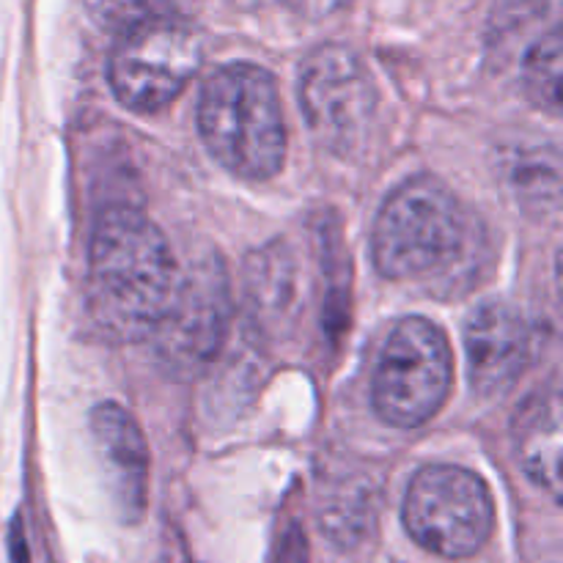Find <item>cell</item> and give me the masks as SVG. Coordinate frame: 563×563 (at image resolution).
<instances>
[{
	"mask_svg": "<svg viewBox=\"0 0 563 563\" xmlns=\"http://www.w3.org/2000/svg\"><path fill=\"white\" fill-rule=\"evenodd\" d=\"M179 264L163 231L132 207L99 214L88 245V311L119 344L146 341L179 286Z\"/></svg>",
	"mask_w": 563,
	"mask_h": 563,
	"instance_id": "cell-1",
	"label": "cell"
},
{
	"mask_svg": "<svg viewBox=\"0 0 563 563\" xmlns=\"http://www.w3.org/2000/svg\"><path fill=\"white\" fill-rule=\"evenodd\" d=\"M476 223L432 176L405 181L374 223V267L388 280H449L476 256Z\"/></svg>",
	"mask_w": 563,
	"mask_h": 563,
	"instance_id": "cell-2",
	"label": "cell"
},
{
	"mask_svg": "<svg viewBox=\"0 0 563 563\" xmlns=\"http://www.w3.org/2000/svg\"><path fill=\"white\" fill-rule=\"evenodd\" d=\"M198 132L229 174L273 179L286 159V121L275 77L256 64H225L203 82Z\"/></svg>",
	"mask_w": 563,
	"mask_h": 563,
	"instance_id": "cell-3",
	"label": "cell"
},
{
	"mask_svg": "<svg viewBox=\"0 0 563 563\" xmlns=\"http://www.w3.org/2000/svg\"><path fill=\"white\" fill-rule=\"evenodd\" d=\"M454 379L449 335L423 317H407L390 330L377 361L372 401L388 427L418 429L445 405Z\"/></svg>",
	"mask_w": 563,
	"mask_h": 563,
	"instance_id": "cell-4",
	"label": "cell"
},
{
	"mask_svg": "<svg viewBox=\"0 0 563 563\" xmlns=\"http://www.w3.org/2000/svg\"><path fill=\"white\" fill-rule=\"evenodd\" d=\"M407 533L440 559H471L489 542L495 504L478 473L460 465H427L412 476L401 504Z\"/></svg>",
	"mask_w": 563,
	"mask_h": 563,
	"instance_id": "cell-5",
	"label": "cell"
},
{
	"mask_svg": "<svg viewBox=\"0 0 563 563\" xmlns=\"http://www.w3.org/2000/svg\"><path fill=\"white\" fill-rule=\"evenodd\" d=\"M300 104L311 135L335 157H357L377 124L379 91L355 49L322 44L300 69Z\"/></svg>",
	"mask_w": 563,
	"mask_h": 563,
	"instance_id": "cell-6",
	"label": "cell"
},
{
	"mask_svg": "<svg viewBox=\"0 0 563 563\" xmlns=\"http://www.w3.org/2000/svg\"><path fill=\"white\" fill-rule=\"evenodd\" d=\"M201 64V31L176 16H159L124 31L110 55L108 80L124 108L157 113L185 91Z\"/></svg>",
	"mask_w": 563,
	"mask_h": 563,
	"instance_id": "cell-7",
	"label": "cell"
},
{
	"mask_svg": "<svg viewBox=\"0 0 563 563\" xmlns=\"http://www.w3.org/2000/svg\"><path fill=\"white\" fill-rule=\"evenodd\" d=\"M231 311L229 273L220 258H201L181 273L168 311L148 335L163 372L192 379L212 366L229 335Z\"/></svg>",
	"mask_w": 563,
	"mask_h": 563,
	"instance_id": "cell-8",
	"label": "cell"
},
{
	"mask_svg": "<svg viewBox=\"0 0 563 563\" xmlns=\"http://www.w3.org/2000/svg\"><path fill=\"white\" fill-rule=\"evenodd\" d=\"M531 324L504 300L482 302L465 322L467 377L476 394L504 396L531 361Z\"/></svg>",
	"mask_w": 563,
	"mask_h": 563,
	"instance_id": "cell-9",
	"label": "cell"
},
{
	"mask_svg": "<svg viewBox=\"0 0 563 563\" xmlns=\"http://www.w3.org/2000/svg\"><path fill=\"white\" fill-rule=\"evenodd\" d=\"M91 438L102 456L113 500L126 520H137L146 506L148 449L141 427L126 407L102 401L91 412Z\"/></svg>",
	"mask_w": 563,
	"mask_h": 563,
	"instance_id": "cell-10",
	"label": "cell"
},
{
	"mask_svg": "<svg viewBox=\"0 0 563 563\" xmlns=\"http://www.w3.org/2000/svg\"><path fill=\"white\" fill-rule=\"evenodd\" d=\"M561 434L559 388H544L528 396L515 418L517 462L526 476L553 500H561Z\"/></svg>",
	"mask_w": 563,
	"mask_h": 563,
	"instance_id": "cell-11",
	"label": "cell"
},
{
	"mask_svg": "<svg viewBox=\"0 0 563 563\" xmlns=\"http://www.w3.org/2000/svg\"><path fill=\"white\" fill-rule=\"evenodd\" d=\"M245 295L253 319L267 333H278L297 306V262L286 242H269L245 264Z\"/></svg>",
	"mask_w": 563,
	"mask_h": 563,
	"instance_id": "cell-12",
	"label": "cell"
},
{
	"mask_svg": "<svg viewBox=\"0 0 563 563\" xmlns=\"http://www.w3.org/2000/svg\"><path fill=\"white\" fill-rule=\"evenodd\" d=\"M517 71L526 97L544 113H559L561 110V71H563V47L561 31L555 22H550L542 33L528 42L517 58Z\"/></svg>",
	"mask_w": 563,
	"mask_h": 563,
	"instance_id": "cell-13",
	"label": "cell"
},
{
	"mask_svg": "<svg viewBox=\"0 0 563 563\" xmlns=\"http://www.w3.org/2000/svg\"><path fill=\"white\" fill-rule=\"evenodd\" d=\"M517 203L533 218H555L561 209V163L555 148L520 152L509 168Z\"/></svg>",
	"mask_w": 563,
	"mask_h": 563,
	"instance_id": "cell-14",
	"label": "cell"
},
{
	"mask_svg": "<svg viewBox=\"0 0 563 563\" xmlns=\"http://www.w3.org/2000/svg\"><path fill=\"white\" fill-rule=\"evenodd\" d=\"M548 0H500L489 20V58L504 66L517 64L522 49L528 47L537 33L550 25Z\"/></svg>",
	"mask_w": 563,
	"mask_h": 563,
	"instance_id": "cell-15",
	"label": "cell"
},
{
	"mask_svg": "<svg viewBox=\"0 0 563 563\" xmlns=\"http://www.w3.org/2000/svg\"><path fill=\"white\" fill-rule=\"evenodd\" d=\"M181 0H86V9L93 20L110 31H130L143 22L170 16Z\"/></svg>",
	"mask_w": 563,
	"mask_h": 563,
	"instance_id": "cell-16",
	"label": "cell"
},
{
	"mask_svg": "<svg viewBox=\"0 0 563 563\" xmlns=\"http://www.w3.org/2000/svg\"><path fill=\"white\" fill-rule=\"evenodd\" d=\"M9 550H11V563H27V548H25V533H22V522L16 517L11 522V533H9Z\"/></svg>",
	"mask_w": 563,
	"mask_h": 563,
	"instance_id": "cell-17",
	"label": "cell"
},
{
	"mask_svg": "<svg viewBox=\"0 0 563 563\" xmlns=\"http://www.w3.org/2000/svg\"><path fill=\"white\" fill-rule=\"evenodd\" d=\"M251 5H275V3H289L302 11H328L335 0H245Z\"/></svg>",
	"mask_w": 563,
	"mask_h": 563,
	"instance_id": "cell-18",
	"label": "cell"
},
{
	"mask_svg": "<svg viewBox=\"0 0 563 563\" xmlns=\"http://www.w3.org/2000/svg\"><path fill=\"white\" fill-rule=\"evenodd\" d=\"M278 563H306V542L300 533H291V539H286Z\"/></svg>",
	"mask_w": 563,
	"mask_h": 563,
	"instance_id": "cell-19",
	"label": "cell"
}]
</instances>
